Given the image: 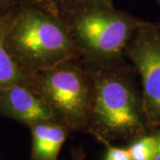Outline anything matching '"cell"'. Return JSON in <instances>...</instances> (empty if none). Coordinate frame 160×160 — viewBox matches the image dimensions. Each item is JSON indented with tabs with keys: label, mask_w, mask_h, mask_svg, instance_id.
<instances>
[{
	"label": "cell",
	"mask_w": 160,
	"mask_h": 160,
	"mask_svg": "<svg viewBox=\"0 0 160 160\" xmlns=\"http://www.w3.org/2000/svg\"><path fill=\"white\" fill-rule=\"evenodd\" d=\"M62 16L86 65L122 62L126 47L142 20L118 10L113 3L90 1L64 8Z\"/></svg>",
	"instance_id": "1"
},
{
	"label": "cell",
	"mask_w": 160,
	"mask_h": 160,
	"mask_svg": "<svg viewBox=\"0 0 160 160\" xmlns=\"http://www.w3.org/2000/svg\"><path fill=\"white\" fill-rule=\"evenodd\" d=\"M6 46L16 63L34 74L68 61H80L65 21L27 3L14 13L6 35Z\"/></svg>",
	"instance_id": "2"
},
{
	"label": "cell",
	"mask_w": 160,
	"mask_h": 160,
	"mask_svg": "<svg viewBox=\"0 0 160 160\" xmlns=\"http://www.w3.org/2000/svg\"><path fill=\"white\" fill-rule=\"evenodd\" d=\"M93 85L90 120L103 132L113 135L134 133L142 126V100L121 62L86 65Z\"/></svg>",
	"instance_id": "3"
},
{
	"label": "cell",
	"mask_w": 160,
	"mask_h": 160,
	"mask_svg": "<svg viewBox=\"0 0 160 160\" xmlns=\"http://www.w3.org/2000/svg\"><path fill=\"white\" fill-rule=\"evenodd\" d=\"M29 86L51 109L54 120L81 127L90 120L93 102L91 76L81 61H68L32 74Z\"/></svg>",
	"instance_id": "4"
},
{
	"label": "cell",
	"mask_w": 160,
	"mask_h": 160,
	"mask_svg": "<svg viewBox=\"0 0 160 160\" xmlns=\"http://www.w3.org/2000/svg\"><path fill=\"white\" fill-rule=\"evenodd\" d=\"M125 53L141 77L144 113L160 122V30L142 21L126 47Z\"/></svg>",
	"instance_id": "5"
},
{
	"label": "cell",
	"mask_w": 160,
	"mask_h": 160,
	"mask_svg": "<svg viewBox=\"0 0 160 160\" xmlns=\"http://www.w3.org/2000/svg\"><path fill=\"white\" fill-rule=\"evenodd\" d=\"M0 105L16 119L33 125L54 121V117L44 102L28 84H16L0 91Z\"/></svg>",
	"instance_id": "6"
},
{
	"label": "cell",
	"mask_w": 160,
	"mask_h": 160,
	"mask_svg": "<svg viewBox=\"0 0 160 160\" xmlns=\"http://www.w3.org/2000/svg\"><path fill=\"white\" fill-rule=\"evenodd\" d=\"M32 160H58L67 137L66 126L54 121L31 125Z\"/></svg>",
	"instance_id": "7"
},
{
	"label": "cell",
	"mask_w": 160,
	"mask_h": 160,
	"mask_svg": "<svg viewBox=\"0 0 160 160\" xmlns=\"http://www.w3.org/2000/svg\"><path fill=\"white\" fill-rule=\"evenodd\" d=\"M13 16L14 13L0 17V91L16 84L29 83V76L19 67L6 46V35Z\"/></svg>",
	"instance_id": "8"
},
{
	"label": "cell",
	"mask_w": 160,
	"mask_h": 160,
	"mask_svg": "<svg viewBox=\"0 0 160 160\" xmlns=\"http://www.w3.org/2000/svg\"><path fill=\"white\" fill-rule=\"evenodd\" d=\"M157 141L155 135L140 138L132 143L127 151L132 160H154Z\"/></svg>",
	"instance_id": "9"
},
{
	"label": "cell",
	"mask_w": 160,
	"mask_h": 160,
	"mask_svg": "<svg viewBox=\"0 0 160 160\" xmlns=\"http://www.w3.org/2000/svg\"><path fill=\"white\" fill-rule=\"evenodd\" d=\"M27 3L41 7L46 11L54 14L61 15L62 13V0H25Z\"/></svg>",
	"instance_id": "10"
},
{
	"label": "cell",
	"mask_w": 160,
	"mask_h": 160,
	"mask_svg": "<svg viewBox=\"0 0 160 160\" xmlns=\"http://www.w3.org/2000/svg\"><path fill=\"white\" fill-rule=\"evenodd\" d=\"M107 146V152L104 160H132L127 149L116 148L109 144Z\"/></svg>",
	"instance_id": "11"
},
{
	"label": "cell",
	"mask_w": 160,
	"mask_h": 160,
	"mask_svg": "<svg viewBox=\"0 0 160 160\" xmlns=\"http://www.w3.org/2000/svg\"><path fill=\"white\" fill-rule=\"evenodd\" d=\"M62 12L65 7L76 4H80V3H84V2H90V1H104V2H109V3H113L112 0H62Z\"/></svg>",
	"instance_id": "12"
},
{
	"label": "cell",
	"mask_w": 160,
	"mask_h": 160,
	"mask_svg": "<svg viewBox=\"0 0 160 160\" xmlns=\"http://www.w3.org/2000/svg\"><path fill=\"white\" fill-rule=\"evenodd\" d=\"M156 141H157V147H156V155L154 160H160V129L155 134Z\"/></svg>",
	"instance_id": "13"
},
{
	"label": "cell",
	"mask_w": 160,
	"mask_h": 160,
	"mask_svg": "<svg viewBox=\"0 0 160 160\" xmlns=\"http://www.w3.org/2000/svg\"><path fill=\"white\" fill-rule=\"evenodd\" d=\"M11 0H0V9L7 8L11 4Z\"/></svg>",
	"instance_id": "14"
},
{
	"label": "cell",
	"mask_w": 160,
	"mask_h": 160,
	"mask_svg": "<svg viewBox=\"0 0 160 160\" xmlns=\"http://www.w3.org/2000/svg\"><path fill=\"white\" fill-rule=\"evenodd\" d=\"M155 1H156V2H157V3H158V4L160 6V0H155Z\"/></svg>",
	"instance_id": "15"
}]
</instances>
